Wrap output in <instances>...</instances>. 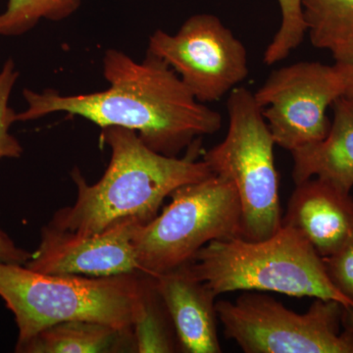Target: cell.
Instances as JSON below:
<instances>
[{
  "label": "cell",
  "mask_w": 353,
  "mask_h": 353,
  "mask_svg": "<svg viewBox=\"0 0 353 353\" xmlns=\"http://www.w3.org/2000/svg\"><path fill=\"white\" fill-rule=\"evenodd\" d=\"M137 352H181L175 327L164 301L158 294L152 276L145 274L143 307L134 325Z\"/></svg>",
  "instance_id": "obj_16"
},
{
  "label": "cell",
  "mask_w": 353,
  "mask_h": 353,
  "mask_svg": "<svg viewBox=\"0 0 353 353\" xmlns=\"http://www.w3.org/2000/svg\"><path fill=\"white\" fill-rule=\"evenodd\" d=\"M19 353L137 352L134 332L121 331L108 325L71 320L48 327L15 347Z\"/></svg>",
  "instance_id": "obj_14"
},
{
  "label": "cell",
  "mask_w": 353,
  "mask_h": 353,
  "mask_svg": "<svg viewBox=\"0 0 353 353\" xmlns=\"http://www.w3.org/2000/svg\"><path fill=\"white\" fill-rule=\"evenodd\" d=\"M19 76L11 58L0 68V159L20 158L24 152L20 141L10 134V127L17 122V112L9 105V99Z\"/></svg>",
  "instance_id": "obj_19"
},
{
  "label": "cell",
  "mask_w": 353,
  "mask_h": 353,
  "mask_svg": "<svg viewBox=\"0 0 353 353\" xmlns=\"http://www.w3.org/2000/svg\"><path fill=\"white\" fill-rule=\"evenodd\" d=\"M83 0H8L0 14V36L18 37L41 20L58 22L73 15Z\"/></svg>",
  "instance_id": "obj_17"
},
{
  "label": "cell",
  "mask_w": 353,
  "mask_h": 353,
  "mask_svg": "<svg viewBox=\"0 0 353 353\" xmlns=\"http://www.w3.org/2000/svg\"><path fill=\"white\" fill-rule=\"evenodd\" d=\"M146 54L173 69L202 103L219 101L248 76L245 46L211 14L192 16L174 34L157 30Z\"/></svg>",
  "instance_id": "obj_8"
},
{
  "label": "cell",
  "mask_w": 353,
  "mask_h": 353,
  "mask_svg": "<svg viewBox=\"0 0 353 353\" xmlns=\"http://www.w3.org/2000/svg\"><path fill=\"white\" fill-rule=\"evenodd\" d=\"M281 25L271 43L265 50L263 61L273 65L283 61L303 43L306 34L303 0H278Z\"/></svg>",
  "instance_id": "obj_18"
},
{
  "label": "cell",
  "mask_w": 353,
  "mask_h": 353,
  "mask_svg": "<svg viewBox=\"0 0 353 353\" xmlns=\"http://www.w3.org/2000/svg\"><path fill=\"white\" fill-rule=\"evenodd\" d=\"M334 119L326 138L292 153V179L297 183L319 178L350 194L353 188V104L341 97L333 104Z\"/></svg>",
  "instance_id": "obj_13"
},
{
  "label": "cell",
  "mask_w": 353,
  "mask_h": 353,
  "mask_svg": "<svg viewBox=\"0 0 353 353\" xmlns=\"http://www.w3.org/2000/svg\"><path fill=\"white\" fill-rule=\"evenodd\" d=\"M341 327L353 339V306L343 308Z\"/></svg>",
  "instance_id": "obj_23"
},
{
  "label": "cell",
  "mask_w": 353,
  "mask_h": 353,
  "mask_svg": "<svg viewBox=\"0 0 353 353\" xmlns=\"http://www.w3.org/2000/svg\"><path fill=\"white\" fill-rule=\"evenodd\" d=\"M103 76L109 87L92 94L64 95L54 88H25L27 108L17 122L63 112L99 128L132 130L152 150L176 157L202 136L219 131L222 115L197 101L180 77L159 58L146 54L143 62L126 53H104Z\"/></svg>",
  "instance_id": "obj_1"
},
{
  "label": "cell",
  "mask_w": 353,
  "mask_h": 353,
  "mask_svg": "<svg viewBox=\"0 0 353 353\" xmlns=\"http://www.w3.org/2000/svg\"><path fill=\"white\" fill-rule=\"evenodd\" d=\"M283 225L294 228L321 257L340 250L353 238V199L319 178L296 185Z\"/></svg>",
  "instance_id": "obj_11"
},
{
  "label": "cell",
  "mask_w": 353,
  "mask_h": 353,
  "mask_svg": "<svg viewBox=\"0 0 353 353\" xmlns=\"http://www.w3.org/2000/svg\"><path fill=\"white\" fill-rule=\"evenodd\" d=\"M343 94L336 64L303 61L274 71L254 97L276 145L292 152L326 138L327 110Z\"/></svg>",
  "instance_id": "obj_9"
},
{
  "label": "cell",
  "mask_w": 353,
  "mask_h": 353,
  "mask_svg": "<svg viewBox=\"0 0 353 353\" xmlns=\"http://www.w3.org/2000/svg\"><path fill=\"white\" fill-rule=\"evenodd\" d=\"M31 255L32 253L16 245L6 232L0 230V262L25 265Z\"/></svg>",
  "instance_id": "obj_21"
},
{
  "label": "cell",
  "mask_w": 353,
  "mask_h": 353,
  "mask_svg": "<svg viewBox=\"0 0 353 353\" xmlns=\"http://www.w3.org/2000/svg\"><path fill=\"white\" fill-rule=\"evenodd\" d=\"M190 271L216 296L226 292H271L294 297L353 301L334 287L323 259L294 228L283 225L270 238L210 241L194 255Z\"/></svg>",
  "instance_id": "obj_4"
},
{
  "label": "cell",
  "mask_w": 353,
  "mask_h": 353,
  "mask_svg": "<svg viewBox=\"0 0 353 353\" xmlns=\"http://www.w3.org/2000/svg\"><path fill=\"white\" fill-rule=\"evenodd\" d=\"M322 259L334 287L353 301V238L340 250Z\"/></svg>",
  "instance_id": "obj_20"
},
{
  "label": "cell",
  "mask_w": 353,
  "mask_h": 353,
  "mask_svg": "<svg viewBox=\"0 0 353 353\" xmlns=\"http://www.w3.org/2000/svg\"><path fill=\"white\" fill-rule=\"evenodd\" d=\"M145 281L143 272L110 277L55 275L0 262V297L15 317L16 347L48 327L71 320L134 332Z\"/></svg>",
  "instance_id": "obj_3"
},
{
  "label": "cell",
  "mask_w": 353,
  "mask_h": 353,
  "mask_svg": "<svg viewBox=\"0 0 353 353\" xmlns=\"http://www.w3.org/2000/svg\"><path fill=\"white\" fill-rule=\"evenodd\" d=\"M138 225L134 220L121 221L88 236L46 225L41 243L25 266L44 274L88 277L139 273L132 241Z\"/></svg>",
  "instance_id": "obj_10"
},
{
  "label": "cell",
  "mask_w": 353,
  "mask_h": 353,
  "mask_svg": "<svg viewBox=\"0 0 353 353\" xmlns=\"http://www.w3.org/2000/svg\"><path fill=\"white\" fill-rule=\"evenodd\" d=\"M225 139L204 153L211 172L231 181L241 208L243 238L266 240L283 226L275 141L254 94L234 88L227 101Z\"/></svg>",
  "instance_id": "obj_6"
},
{
  "label": "cell",
  "mask_w": 353,
  "mask_h": 353,
  "mask_svg": "<svg viewBox=\"0 0 353 353\" xmlns=\"http://www.w3.org/2000/svg\"><path fill=\"white\" fill-rule=\"evenodd\" d=\"M336 65L340 69L341 76H343V97L353 104V63Z\"/></svg>",
  "instance_id": "obj_22"
},
{
  "label": "cell",
  "mask_w": 353,
  "mask_h": 353,
  "mask_svg": "<svg viewBox=\"0 0 353 353\" xmlns=\"http://www.w3.org/2000/svg\"><path fill=\"white\" fill-rule=\"evenodd\" d=\"M303 12L312 46L336 64L353 63V0H303Z\"/></svg>",
  "instance_id": "obj_15"
},
{
  "label": "cell",
  "mask_w": 353,
  "mask_h": 353,
  "mask_svg": "<svg viewBox=\"0 0 353 353\" xmlns=\"http://www.w3.org/2000/svg\"><path fill=\"white\" fill-rule=\"evenodd\" d=\"M152 278L175 327L181 352H222L217 331V296L192 274L189 263Z\"/></svg>",
  "instance_id": "obj_12"
},
{
  "label": "cell",
  "mask_w": 353,
  "mask_h": 353,
  "mask_svg": "<svg viewBox=\"0 0 353 353\" xmlns=\"http://www.w3.org/2000/svg\"><path fill=\"white\" fill-rule=\"evenodd\" d=\"M343 308L336 301L315 299L299 314L254 292L216 303L225 336L245 353H353V339L341 332Z\"/></svg>",
  "instance_id": "obj_7"
},
{
  "label": "cell",
  "mask_w": 353,
  "mask_h": 353,
  "mask_svg": "<svg viewBox=\"0 0 353 353\" xmlns=\"http://www.w3.org/2000/svg\"><path fill=\"white\" fill-rule=\"evenodd\" d=\"M101 131L111 150L108 169L99 182L88 183L80 169L74 168L75 203L59 209L50 226L88 236L121 221L145 225L157 217L165 199L176 189L213 174L203 159H197L199 139L180 158L154 152L132 130L108 127Z\"/></svg>",
  "instance_id": "obj_2"
},
{
  "label": "cell",
  "mask_w": 353,
  "mask_h": 353,
  "mask_svg": "<svg viewBox=\"0 0 353 353\" xmlns=\"http://www.w3.org/2000/svg\"><path fill=\"white\" fill-rule=\"evenodd\" d=\"M154 219L138 225L132 245L148 275L190 263L210 241L243 238L241 208L231 181L212 174L176 189Z\"/></svg>",
  "instance_id": "obj_5"
}]
</instances>
